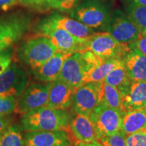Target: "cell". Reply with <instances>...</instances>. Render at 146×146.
Here are the masks:
<instances>
[{"mask_svg":"<svg viewBox=\"0 0 146 146\" xmlns=\"http://www.w3.org/2000/svg\"><path fill=\"white\" fill-rule=\"evenodd\" d=\"M72 116L64 110H58L47 106L36 108L23 115L21 127L23 131H70Z\"/></svg>","mask_w":146,"mask_h":146,"instance_id":"6da1fadb","label":"cell"},{"mask_svg":"<svg viewBox=\"0 0 146 146\" xmlns=\"http://www.w3.org/2000/svg\"><path fill=\"white\" fill-rule=\"evenodd\" d=\"M79 0H47L51 8L61 11H70L74 8Z\"/></svg>","mask_w":146,"mask_h":146,"instance_id":"f1b7e54d","label":"cell"},{"mask_svg":"<svg viewBox=\"0 0 146 146\" xmlns=\"http://www.w3.org/2000/svg\"><path fill=\"white\" fill-rule=\"evenodd\" d=\"M84 48L102 60L123 58L131 50L129 44L118 41L108 32L94 33L85 39Z\"/></svg>","mask_w":146,"mask_h":146,"instance_id":"3957f363","label":"cell"},{"mask_svg":"<svg viewBox=\"0 0 146 146\" xmlns=\"http://www.w3.org/2000/svg\"><path fill=\"white\" fill-rule=\"evenodd\" d=\"M57 52V47L50 39L38 34L24 43L20 49L19 56L34 70L40 68Z\"/></svg>","mask_w":146,"mask_h":146,"instance_id":"277c9868","label":"cell"},{"mask_svg":"<svg viewBox=\"0 0 146 146\" xmlns=\"http://www.w3.org/2000/svg\"><path fill=\"white\" fill-rule=\"evenodd\" d=\"M125 142L127 146H146V129L127 135Z\"/></svg>","mask_w":146,"mask_h":146,"instance_id":"4316f807","label":"cell"},{"mask_svg":"<svg viewBox=\"0 0 146 146\" xmlns=\"http://www.w3.org/2000/svg\"><path fill=\"white\" fill-rule=\"evenodd\" d=\"M123 59L132 82L146 81V56L137 50L131 49Z\"/></svg>","mask_w":146,"mask_h":146,"instance_id":"ac0fdd59","label":"cell"},{"mask_svg":"<svg viewBox=\"0 0 146 146\" xmlns=\"http://www.w3.org/2000/svg\"><path fill=\"white\" fill-rule=\"evenodd\" d=\"M25 146H70V135L66 131H29L25 135Z\"/></svg>","mask_w":146,"mask_h":146,"instance_id":"4fadbf2b","label":"cell"},{"mask_svg":"<svg viewBox=\"0 0 146 146\" xmlns=\"http://www.w3.org/2000/svg\"><path fill=\"white\" fill-rule=\"evenodd\" d=\"M70 55L58 50L40 68L33 70L35 76L37 79L44 82H52L58 79L64 62Z\"/></svg>","mask_w":146,"mask_h":146,"instance_id":"e0dca14e","label":"cell"},{"mask_svg":"<svg viewBox=\"0 0 146 146\" xmlns=\"http://www.w3.org/2000/svg\"><path fill=\"white\" fill-rule=\"evenodd\" d=\"M46 25L62 29L78 39H85L94 33L92 29L76 20L59 14H54L43 22Z\"/></svg>","mask_w":146,"mask_h":146,"instance_id":"9a60e30c","label":"cell"},{"mask_svg":"<svg viewBox=\"0 0 146 146\" xmlns=\"http://www.w3.org/2000/svg\"><path fill=\"white\" fill-rule=\"evenodd\" d=\"M131 49L137 50L146 56V35L142 33L139 38L129 44Z\"/></svg>","mask_w":146,"mask_h":146,"instance_id":"f546056e","label":"cell"},{"mask_svg":"<svg viewBox=\"0 0 146 146\" xmlns=\"http://www.w3.org/2000/svg\"><path fill=\"white\" fill-rule=\"evenodd\" d=\"M146 128V106L125 113L123 118L121 131L125 135Z\"/></svg>","mask_w":146,"mask_h":146,"instance_id":"ffe728a7","label":"cell"},{"mask_svg":"<svg viewBox=\"0 0 146 146\" xmlns=\"http://www.w3.org/2000/svg\"><path fill=\"white\" fill-rule=\"evenodd\" d=\"M19 1L27 5H39L47 2V0H19Z\"/></svg>","mask_w":146,"mask_h":146,"instance_id":"836d02e7","label":"cell"},{"mask_svg":"<svg viewBox=\"0 0 146 146\" xmlns=\"http://www.w3.org/2000/svg\"><path fill=\"white\" fill-rule=\"evenodd\" d=\"M143 33H144V34H145V35H146V30L145 31H144V32H143Z\"/></svg>","mask_w":146,"mask_h":146,"instance_id":"74e56055","label":"cell"},{"mask_svg":"<svg viewBox=\"0 0 146 146\" xmlns=\"http://www.w3.org/2000/svg\"><path fill=\"white\" fill-rule=\"evenodd\" d=\"M100 103L125 114L121 93L117 88L104 81L100 85Z\"/></svg>","mask_w":146,"mask_h":146,"instance_id":"44dd1931","label":"cell"},{"mask_svg":"<svg viewBox=\"0 0 146 146\" xmlns=\"http://www.w3.org/2000/svg\"><path fill=\"white\" fill-rule=\"evenodd\" d=\"M74 89L60 78L50 82L47 106L54 109L67 110L72 106Z\"/></svg>","mask_w":146,"mask_h":146,"instance_id":"5bb4252c","label":"cell"},{"mask_svg":"<svg viewBox=\"0 0 146 146\" xmlns=\"http://www.w3.org/2000/svg\"><path fill=\"white\" fill-rule=\"evenodd\" d=\"M16 98L12 96H0V115L10 114L14 112Z\"/></svg>","mask_w":146,"mask_h":146,"instance_id":"83f0119b","label":"cell"},{"mask_svg":"<svg viewBox=\"0 0 146 146\" xmlns=\"http://www.w3.org/2000/svg\"><path fill=\"white\" fill-rule=\"evenodd\" d=\"M129 5H146V0H125Z\"/></svg>","mask_w":146,"mask_h":146,"instance_id":"e575fe53","label":"cell"},{"mask_svg":"<svg viewBox=\"0 0 146 146\" xmlns=\"http://www.w3.org/2000/svg\"><path fill=\"white\" fill-rule=\"evenodd\" d=\"M70 146H72V145H70Z\"/></svg>","mask_w":146,"mask_h":146,"instance_id":"ab89813d","label":"cell"},{"mask_svg":"<svg viewBox=\"0 0 146 146\" xmlns=\"http://www.w3.org/2000/svg\"><path fill=\"white\" fill-rule=\"evenodd\" d=\"M145 129H146V128H145Z\"/></svg>","mask_w":146,"mask_h":146,"instance_id":"60d3db41","label":"cell"},{"mask_svg":"<svg viewBox=\"0 0 146 146\" xmlns=\"http://www.w3.org/2000/svg\"><path fill=\"white\" fill-rule=\"evenodd\" d=\"M39 34L50 39L58 51L66 54H72L85 50V39H78L62 29L42 23L39 27Z\"/></svg>","mask_w":146,"mask_h":146,"instance_id":"ba28073f","label":"cell"},{"mask_svg":"<svg viewBox=\"0 0 146 146\" xmlns=\"http://www.w3.org/2000/svg\"><path fill=\"white\" fill-rule=\"evenodd\" d=\"M125 134L122 131L108 135H103L98 140L104 146H127Z\"/></svg>","mask_w":146,"mask_h":146,"instance_id":"484cf974","label":"cell"},{"mask_svg":"<svg viewBox=\"0 0 146 146\" xmlns=\"http://www.w3.org/2000/svg\"><path fill=\"white\" fill-rule=\"evenodd\" d=\"M29 27L27 18L11 16L0 19V52L18 41Z\"/></svg>","mask_w":146,"mask_h":146,"instance_id":"8fae6325","label":"cell"},{"mask_svg":"<svg viewBox=\"0 0 146 146\" xmlns=\"http://www.w3.org/2000/svg\"><path fill=\"white\" fill-rule=\"evenodd\" d=\"M104 82L117 88L122 95L125 94L132 83V81L126 70L124 61L108 74Z\"/></svg>","mask_w":146,"mask_h":146,"instance_id":"7402d4cb","label":"cell"},{"mask_svg":"<svg viewBox=\"0 0 146 146\" xmlns=\"http://www.w3.org/2000/svg\"><path fill=\"white\" fill-rule=\"evenodd\" d=\"M72 146H82V145H81V144H80L79 141H74V143H72Z\"/></svg>","mask_w":146,"mask_h":146,"instance_id":"8d00e7d4","label":"cell"},{"mask_svg":"<svg viewBox=\"0 0 146 146\" xmlns=\"http://www.w3.org/2000/svg\"><path fill=\"white\" fill-rule=\"evenodd\" d=\"M102 61L90 51L74 53L66 59L58 78L76 88L83 85L87 74Z\"/></svg>","mask_w":146,"mask_h":146,"instance_id":"7a4b0ae2","label":"cell"},{"mask_svg":"<svg viewBox=\"0 0 146 146\" xmlns=\"http://www.w3.org/2000/svg\"><path fill=\"white\" fill-rule=\"evenodd\" d=\"M50 87V82L29 85L16 100L14 112L23 115L33 110L47 106Z\"/></svg>","mask_w":146,"mask_h":146,"instance_id":"52a82bcc","label":"cell"},{"mask_svg":"<svg viewBox=\"0 0 146 146\" xmlns=\"http://www.w3.org/2000/svg\"><path fill=\"white\" fill-rule=\"evenodd\" d=\"M19 0H0V8L6 11L16 5Z\"/></svg>","mask_w":146,"mask_h":146,"instance_id":"d6a6232c","label":"cell"},{"mask_svg":"<svg viewBox=\"0 0 146 146\" xmlns=\"http://www.w3.org/2000/svg\"><path fill=\"white\" fill-rule=\"evenodd\" d=\"M72 16L92 29H106L112 19L107 5L100 1H90L79 5L74 10Z\"/></svg>","mask_w":146,"mask_h":146,"instance_id":"5b68a950","label":"cell"},{"mask_svg":"<svg viewBox=\"0 0 146 146\" xmlns=\"http://www.w3.org/2000/svg\"><path fill=\"white\" fill-rule=\"evenodd\" d=\"M28 83L26 72L16 63H12L0 74V96L18 98Z\"/></svg>","mask_w":146,"mask_h":146,"instance_id":"30bf717a","label":"cell"},{"mask_svg":"<svg viewBox=\"0 0 146 146\" xmlns=\"http://www.w3.org/2000/svg\"><path fill=\"white\" fill-rule=\"evenodd\" d=\"M80 144L82 146H104L101 143H100L99 141L95 140V141H89V142H80Z\"/></svg>","mask_w":146,"mask_h":146,"instance_id":"d590c367","label":"cell"},{"mask_svg":"<svg viewBox=\"0 0 146 146\" xmlns=\"http://www.w3.org/2000/svg\"><path fill=\"white\" fill-rule=\"evenodd\" d=\"M1 133H0V139H1Z\"/></svg>","mask_w":146,"mask_h":146,"instance_id":"f35d334b","label":"cell"},{"mask_svg":"<svg viewBox=\"0 0 146 146\" xmlns=\"http://www.w3.org/2000/svg\"><path fill=\"white\" fill-rule=\"evenodd\" d=\"M122 97L126 112L146 106V81L132 82Z\"/></svg>","mask_w":146,"mask_h":146,"instance_id":"d6986e66","label":"cell"},{"mask_svg":"<svg viewBox=\"0 0 146 146\" xmlns=\"http://www.w3.org/2000/svg\"><path fill=\"white\" fill-rule=\"evenodd\" d=\"M23 129L18 125H10L1 133L0 146H25Z\"/></svg>","mask_w":146,"mask_h":146,"instance_id":"cb8c5ba5","label":"cell"},{"mask_svg":"<svg viewBox=\"0 0 146 146\" xmlns=\"http://www.w3.org/2000/svg\"><path fill=\"white\" fill-rule=\"evenodd\" d=\"M70 131L76 141L89 142L101 137L89 116L76 114L72 118L70 123Z\"/></svg>","mask_w":146,"mask_h":146,"instance_id":"2e32d148","label":"cell"},{"mask_svg":"<svg viewBox=\"0 0 146 146\" xmlns=\"http://www.w3.org/2000/svg\"><path fill=\"white\" fill-rule=\"evenodd\" d=\"M12 118L8 114L0 115V133H3L10 125Z\"/></svg>","mask_w":146,"mask_h":146,"instance_id":"1f68e13d","label":"cell"},{"mask_svg":"<svg viewBox=\"0 0 146 146\" xmlns=\"http://www.w3.org/2000/svg\"><path fill=\"white\" fill-rule=\"evenodd\" d=\"M124 115L116 110L100 104L91 112L89 118L102 137L121 131Z\"/></svg>","mask_w":146,"mask_h":146,"instance_id":"9c48e42d","label":"cell"},{"mask_svg":"<svg viewBox=\"0 0 146 146\" xmlns=\"http://www.w3.org/2000/svg\"><path fill=\"white\" fill-rule=\"evenodd\" d=\"M109 33L115 39L120 43L130 44L139 38L143 32L129 19L120 12H116L112 16L110 23L107 27Z\"/></svg>","mask_w":146,"mask_h":146,"instance_id":"7c38bea8","label":"cell"},{"mask_svg":"<svg viewBox=\"0 0 146 146\" xmlns=\"http://www.w3.org/2000/svg\"><path fill=\"white\" fill-rule=\"evenodd\" d=\"M123 62V58L103 60L87 74L84 81V84L91 82L104 81L108 74Z\"/></svg>","mask_w":146,"mask_h":146,"instance_id":"603a6c76","label":"cell"},{"mask_svg":"<svg viewBox=\"0 0 146 146\" xmlns=\"http://www.w3.org/2000/svg\"><path fill=\"white\" fill-rule=\"evenodd\" d=\"M12 62V53L10 51L0 52V74L9 66Z\"/></svg>","mask_w":146,"mask_h":146,"instance_id":"4dcf8cb0","label":"cell"},{"mask_svg":"<svg viewBox=\"0 0 146 146\" xmlns=\"http://www.w3.org/2000/svg\"><path fill=\"white\" fill-rule=\"evenodd\" d=\"M127 16L142 32L146 30V5H129Z\"/></svg>","mask_w":146,"mask_h":146,"instance_id":"d4e9b609","label":"cell"},{"mask_svg":"<svg viewBox=\"0 0 146 146\" xmlns=\"http://www.w3.org/2000/svg\"><path fill=\"white\" fill-rule=\"evenodd\" d=\"M101 82L87 83L74 89L72 106L76 114L89 116L100 103Z\"/></svg>","mask_w":146,"mask_h":146,"instance_id":"8992f818","label":"cell"}]
</instances>
